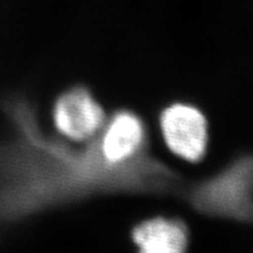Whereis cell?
I'll return each instance as SVG.
<instances>
[{
	"mask_svg": "<svg viewBox=\"0 0 253 253\" xmlns=\"http://www.w3.org/2000/svg\"><path fill=\"white\" fill-rule=\"evenodd\" d=\"M13 134L0 143V221H17L106 195H184L179 173L155 157L140 114L121 108L84 142L46 134L26 97L5 102Z\"/></svg>",
	"mask_w": 253,
	"mask_h": 253,
	"instance_id": "obj_1",
	"label": "cell"
},
{
	"mask_svg": "<svg viewBox=\"0 0 253 253\" xmlns=\"http://www.w3.org/2000/svg\"><path fill=\"white\" fill-rule=\"evenodd\" d=\"M252 156L243 154L203 181L188 186L185 199L199 214L251 223Z\"/></svg>",
	"mask_w": 253,
	"mask_h": 253,
	"instance_id": "obj_2",
	"label": "cell"
},
{
	"mask_svg": "<svg viewBox=\"0 0 253 253\" xmlns=\"http://www.w3.org/2000/svg\"><path fill=\"white\" fill-rule=\"evenodd\" d=\"M158 122L167 147L176 156L192 163L205 157L209 123L201 109L190 103H171L161 110Z\"/></svg>",
	"mask_w": 253,
	"mask_h": 253,
	"instance_id": "obj_3",
	"label": "cell"
},
{
	"mask_svg": "<svg viewBox=\"0 0 253 253\" xmlns=\"http://www.w3.org/2000/svg\"><path fill=\"white\" fill-rule=\"evenodd\" d=\"M52 119L62 137L84 142L99 134L108 115L89 88L75 84L56 96Z\"/></svg>",
	"mask_w": 253,
	"mask_h": 253,
	"instance_id": "obj_4",
	"label": "cell"
},
{
	"mask_svg": "<svg viewBox=\"0 0 253 253\" xmlns=\"http://www.w3.org/2000/svg\"><path fill=\"white\" fill-rule=\"evenodd\" d=\"M131 242L140 252L182 253L190 244L189 227L177 217L156 216L131 229Z\"/></svg>",
	"mask_w": 253,
	"mask_h": 253,
	"instance_id": "obj_5",
	"label": "cell"
}]
</instances>
